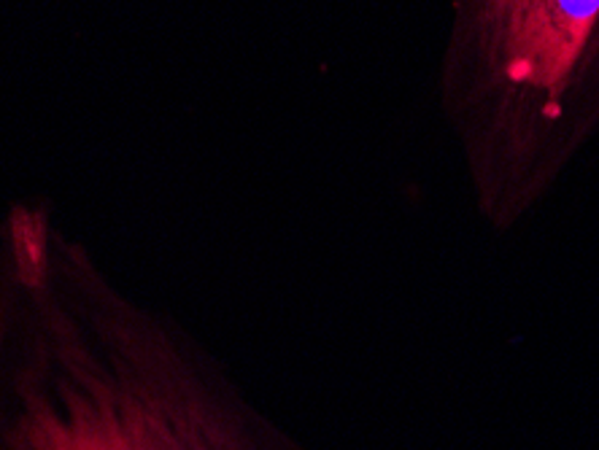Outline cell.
<instances>
[{
	"label": "cell",
	"instance_id": "7a4b0ae2",
	"mask_svg": "<svg viewBox=\"0 0 599 450\" xmlns=\"http://www.w3.org/2000/svg\"><path fill=\"white\" fill-rule=\"evenodd\" d=\"M440 105L480 216L516 224L599 130V0H451Z\"/></svg>",
	"mask_w": 599,
	"mask_h": 450
},
{
	"label": "cell",
	"instance_id": "6da1fadb",
	"mask_svg": "<svg viewBox=\"0 0 599 450\" xmlns=\"http://www.w3.org/2000/svg\"><path fill=\"white\" fill-rule=\"evenodd\" d=\"M3 283L17 337L3 450H286L168 318L122 294L43 208L11 210Z\"/></svg>",
	"mask_w": 599,
	"mask_h": 450
}]
</instances>
